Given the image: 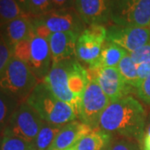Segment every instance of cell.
Wrapping results in <instances>:
<instances>
[{"mask_svg":"<svg viewBox=\"0 0 150 150\" xmlns=\"http://www.w3.org/2000/svg\"><path fill=\"white\" fill-rule=\"evenodd\" d=\"M103 43L90 36L85 30L78 38L75 56L79 61L88 64V69H96Z\"/></svg>","mask_w":150,"mask_h":150,"instance_id":"obj_16","label":"cell"},{"mask_svg":"<svg viewBox=\"0 0 150 150\" xmlns=\"http://www.w3.org/2000/svg\"><path fill=\"white\" fill-rule=\"evenodd\" d=\"M93 129L85 123L73 121L62 127L48 150H64L72 148Z\"/></svg>","mask_w":150,"mask_h":150,"instance_id":"obj_15","label":"cell"},{"mask_svg":"<svg viewBox=\"0 0 150 150\" xmlns=\"http://www.w3.org/2000/svg\"><path fill=\"white\" fill-rule=\"evenodd\" d=\"M111 103L97 79L89 80L81 98L79 118L93 129H98L100 117Z\"/></svg>","mask_w":150,"mask_h":150,"instance_id":"obj_5","label":"cell"},{"mask_svg":"<svg viewBox=\"0 0 150 150\" xmlns=\"http://www.w3.org/2000/svg\"><path fill=\"white\" fill-rule=\"evenodd\" d=\"M75 0H52L54 9H64L74 8Z\"/></svg>","mask_w":150,"mask_h":150,"instance_id":"obj_32","label":"cell"},{"mask_svg":"<svg viewBox=\"0 0 150 150\" xmlns=\"http://www.w3.org/2000/svg\"><path fill=\"white\" fill-rule=\"evenodd\" d=\"M79 37V35L72 32L51 33L48 41L53 64L74 58Z\"/></svg>","mask_w":150,"mask_h":150,"instance_id":"obj_13","label":"cell"},{"mask_svg":"<svg viewBox=\"0 0 150 150\" xmlns=\"http://www.w3.org/2000/svg\"><path fill=\"white\" fill-rule=\"evenodd\" d=\"M150 74V59L141 63L138 65V78H139V87L142 82ZM138 87V88H139Z\"/></svg>","mask_w":150,"mask_h":150,"instance_id":"obj_31","label":"cell"},{"mask_svg":"<svg viewBox=\"0 0 150 150\" xmlns=\"http://www.w3.org/2000/svg\"><path fill=\"white\" fill-rule=\"evenodd\" d=\"M106 41L115 43L132 53L150 43V28L112 24L107 28Z\"/></svg>","mask_w":150,"mask_h":150,"instance_id":"obj_9","label":"cell"},{"mask_svg":"<svg viewBox=\"0 0 150 150\" xmlns=\"http://www.w3.org/2000/svg\"><path fill=\"white\" fill-rule=\"evenodd\" d=\"M110 21L125 27L150 28V0H110Z\"/></svg>","mask_w":150,"mask_h":150,"instance_id":"obj_4","label":"cell"},{"mask_svg":"<svg viewBox=\"0 0 150 150\" xmlns=\"http://www.w3.org/2000/svg\"><path fill=\"white\" fill-rule=\"evenodd\" d=\"M89 82L88 72L74 58L69 60L68 72V85L70 92L81 102L86 87Z\"/></svg>","mask_w":150,"mask_h":150,"instance_id":"obj_17","label":"cell"},{"mask_svg":"<svg viewBox=\"0 0 150 150\" xmlns=\"http://www.w3.org/2000/svg\"><path fill=\"white\" fill-rule=\"evenodd\" d=\"M21 103L16 98L0 90V133L3 134L17 107Z\"/></svg>","mask_w":150,"mask_h":150,"instance_id":"obj_20","label":"cell"},{"mask_svg":"<svg viewBox=\"0 0 150 150\" xmlns=\"http://www.w3.org/2000/svg\"><path fill=\"white\" fill-rule=\"evenodd\" d=\"M129 55L134 64L137 65L149 60L150 59V43L134 50L132 53H129Z\"/></svg>","mask_w":150,"mask_h":150,"instance_id":"obj_27","label":"cell"},{"mask_svg":"<svg viewBox=\"0 0 150 150\" xmlns=\"http://www.w3.org/2000/svg\"><path fill=\"white\" fill-rule=\"evenodd\" d=\"M112 134L100 129H93L73 146L74 150H103L109 144Z\"/></svg>","mask_w":150,"mask_h":150,"instance_id":"obj_18","label":"cell"},{"mask_svg":"<svg viewBox=\"0 0 150 150\" xmlns=\"http://www.w3.org/2000/svg\"><path fill=\"white\" fill-rule=\"evenodd\" d=\"M62 127L55 126L44 122L33 144L35 150H48Z\"/></svg>","mask_w":150,"mask_h":150,"instance_id":"obj_21","label":"cell"},{"mask_svg":"<svg viewBox=\"0 0 150 150\" xmlns=\"http://www.w3.org/2000/svg\"><path fill=\"white\" fill-rule=\"evenodd\" d=\"M25 64L38 80H43L53 64L48 39L37 36L33 32L29 38V48Z\"/></svg>","mask_w":150,"mask_h":150,"instance_id":"obj_10","label":"cell"},{"mask_svg":"<svg viewBox=\"0 0 150 150\" xmlns=\"http://www.w3.org/2000/svg\"><path fill=\"white\" fill-rule=\"evenodd\" d=\"M18 3V4L20 5L22 9L23 12L28 15V9H29V0H16Z\"/></svg>","mask_w":150,"mask_h":150,"instance_id":"obj_33","label":"cell"},{"mask_svg":"<svg viewBox=\"0 0 150 150\" xmlns=\"http://www.w3.org/2000/svg\"><path fill=\"white\" fill-rule=\"evenodd\" d=\"M69 60L53 64L48 75L43 82L59 100L69 104L79 118L80 102L70 92L68 85V72Z\"/></svg>","mask_w":150,"mask_h":150,"instance_id":"obj_8","label":"cell"},{"mask_svg":"<svg viewBox=\"0 0 150 150\" xmlns=\"http://www.w3.org/2000/svg\"><path fill=\"white\" fill-rule=\"evenodd\" d=\"M146 135H150V116L149 118V123H148V127L146 129Z\"/></svg>","mask_w":150,"mask_h":150,"instance_id":"obj_35","label":"cell"},{"mask_svg":"<svg viewBox=\"0 0 150 150\" xmlns=\"http://www.w3.org/2000/svg\"><path fill=\"white\" fill-rule=\"evenodd\" d=\"M128 54V51L115 43L105 41L102 48L101 55L98 63L97 69L108 67L117 68L119 62Z\"/></svg>","mask_w":150,"mask_h":150,"instance_id":"obj_19","label":"cell"},{"mask_svg":"<svg viewBox=\"0 0 150 150\" xmlns=\"http://www.w3.org/2000/svg\"><path fill=\"white\" fill-rule=\"evenodd\" d=\"M137 94L144 102L150 104V74L137 88Z\"/></svg>","mask_w":150,"mask_h":150,"instance_id":"obj_30","label":"cell"},{"mask_svg":"<svg viewBox=\"0 0 150 150\" xmlns=\"http://www.w3.org/2000/svg\"><path fill=\"white\" fill-rule=\"evenodd\" d=\"M103 150H104V149H103Z\"/></svg>","mask_w":150,"mask_h":150,"instance_id":"obj_38","label":"cell"},{"mask_svg":"<svg viewBox=\"0 0 150 150\" xmlns=\"http://www.w3.org/2000/svg\"><path fill=\"white\" fill-rule=\"evenodd\" d=\"M27 15L16 0H0V26Z\"/></svg>","mask_w":150,"mask_h":150,"instance_id":"obj_23","label":"cell"},{"mask_svg":"<svg viewBox=\"0 0 150 150\" xmlns=\"http://www.w3.org/2000/svg\"><path fill=\"white\" fill-rule=\"evenodd\" d=\"M33 33L30 16L20 17L0 26V34L12 51L15 44L29 38Z\"/></svg>","mask_w":150,"mask_h":150,"instance_id":"obj_14","label":"cell"},{"mask_svg":"<svg viewBox=\"0 0 150 150\" xmlns=\"http://www.w3.org/2000/svg\"><path fill=\"white\" fill-rule=\"evenodd\" d=\"M145 122L146 113L142 104L132 96H126L108 106L100 117L98 129L140 142Z\"/></svg>","mask_w":150,"mask_h":150,"instance_id":"obj_1","label":"cell"},{"mask_svg":"<svg viewBox=\"0 0 150 150\" xmlns=\"http://www.w3.org/2000/svg\"><path fill=\"white\" fill-rule=\"evenodd\" d=\"M74 8L86 24H104L110 21V0H75Z\"/></svg>","mask_w":150,"mask_h":150,"instance_id":"obj_12","label":"cell"},{"mask_svg":"<svg viewBox=\"0 0 150 150\" xmlns=\"http://www.w3.org/2000/svg\"><path fill=\"white\" fill-rule=\"evenodd\" d=\"M43 123L39 114L27 102H23L13 112L4 131L33 144Z\"/></svg>","mask_w":150,"mask_h":150,"instance_id":"obj_6","label":"cell"},{"mask_svg":"<svg viewBox=\"0 0 150 150\" xmlns=\"http://www.w3.org/2000/svg\"><path fill=\"white\" fill-rule=\"evenodd\" d=\"M2 139H3V134L0 133V149H1V144H2Z\"/></svg>","mask_w":150,"mask_h":150,"instance_id":"obj_36","label":"cell"},{"mask_svg":"<svg viewBox=\"0 0 150 150\" xmlns=\"http://www.w3.org/2000/svg\"><path fill=\"white\" fill-rule=\"evenodd\" d=\"M0 150H35L34 144L13 134L4 132Z\"/></svg>","mask_w":150,"mask_h":150,"instance_id":"obj_24","label":"cell"},{"mask_svg":"<svg viewBox=\"0 0 150 150\" xmlns=\"http://www.w3.org/2000/svg\"><path fill=\"white\" fill-rule=\"evenodd\" d=\"M143 150H150V135H145L143 144Z\"/></svg>","mask_w":150,"mask_h":150,"instance_id":"obj_34","label":"cell"},{"mask_svg":"<svg viewBox=\"0 0 150 150\" xmlns=\"http://www.w3.org/2000/svg\"><path fill=\"white\" fill-rule=\"evenodd\" d=\"M53 10L52 0H29V16H42Z\"/></svg>","mask_w":150,"mask_h":150,"instance_id":"obj_26","label":"cell"},{"mask_svg":"<svg viewBox=\"0 0 150 150\" xmlns=\"http://www.w3.org/2000/svg\"><path fill=\"white\" fill-rule=\"evenodd\" d=\"M85 31L100 43H104L107 39V28L103 24H91Z\"/></svg>","mask_w":150,"mask_h":150,"instance_id":"obj_28","label":"cell"},{"mask_svg":"<svg viewBox=\"0 0 150 150\" xmlns=\"http://www.w3.org/2000/svg\"><path fill=\"white\" fill-rule=\"evenodd\" d=\"M33 18L44 25L51 33L72 32L80 36L81 33L85 30V23L83 21L74 8L54 9L44 15Z\"/></svg>","mask_w":150,"mask_h":150,"instance_id":"obj_7","label":"cell"},{"mask_svg":"<svg viewBox=\"0 0 150 150\" xmlns=\"http://www.w3.org/2000/svg\"><path fill=\"white\" fill-rule=\"evenodd\" d=\"M104 150H141V149L135 139L115 135L112 137Z\"/></svg>","mask_w":150,"mask_h":150,"instance_id":"obj_25","label":"cell"},{"mask_svg":"<svg viewBox=\"0 0 150 150\" xmlns=\"http://www.w3.org/2000/svg\"><path fill=\"white\" fill-rule=\"evenodd\" d=\"M96 79L111 102L124 98L133 88L125 83L117 68L104 67L98 69Z\"/></svg>","mask_w":150,"mask_h":150,"instance_id":"obj_11","label":"cell"},{"mask_svg":"<svg viewBox=\"0 0 150 150\" xmlns=\"http://www.w3.org/2000/svg\"><path fill=\"white\" fill-rule=\"evenodd\" d=\"M13 57V51L0 34V72L4 69Z\"/></svg>","mask_w":150,"mask_h":150,"instance_id":"obj_29","label":"cell"},{"mask_svg":"<svg viewBox=\"0 0 150 150\" xmlns=\"http://www.w3.org/2000/svg\"><path fill=\"white\" fill-rule=\"evenodd\" d=\"M26 102L44 122L52 125L63 127L78 118L74 108L59 100L43 81L38 83Z\"/></svg>","mask_w":150,"mask_h":150,"instance_id":"obj_2","label":"cell"},{"mask_svg":"<svg viewBox=\"0 0 150 150\" xmlns=\"http://www.w3.org/2000/svg\"><path fill=\"white\" fill-rule=\"evenodd\" d=\"M118 72L123 77V80L129 86L138 88V65L135 64L129 54H126L117 66Z\"/></svg>","mask_w":150,"mask_h":150,"instance_id":"obj_22","label":"cell"},{"mask_svg":"<svg viewBox=\"0 0 150 150\" xmlns=\"http://www.w3.org/2000/svg\"><path fill=\"white\" fill-rule=\"evenodd\" d=\"M40 81L23 61L12 57L0 72V90L26 102L28 96Z\"/></svg>","mask_w":150,"mask_h":150,"instance_id":"obj_3","label":"cell"},{"mask_svg":"<svg viewBox=\"0 0 150 150\" xmlns=\"http://www.w3.org/2000/svg\"><path fill=\"white\" fill-rule=\"evenodd\" d=\"M64 150H74V149H73V147L72 148H69V149H64Z\"/></svg>","mask_w":150,"mask_h":150,"instance_id":"obj_37","label":"cell"}]
</instances>
